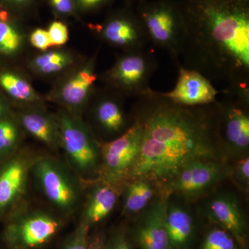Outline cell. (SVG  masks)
Listing matches in <instances>:
<instances>
[{
  "label": "cell",
  "instance_id": "1",
  "mask_svg": "<svg viewBox=\"0 0 249 249\" xmlns=\"http://www.w3.org/2000/svg\"><path fill=\"white\" fill-rule=\"evenodd\" d=\"M134 119L142 125V139L127 183L145 178L162 190L190 163L221 160L214 103L186 107L150 89L139 96Z\"/></svg>",
  "mask_w": 249,
  "mask_h": 249
},
{
  "label": "cell",
  "instance_id": "2",
  "mask_svg": "<svg viewBox=\"0 0 249 249\" xmlns=\"http://www.w3.org/2000/svg\"><path fill=\"white\" fill-rule=\"evenodd\" d=\"M184 34L178 65L223 90L249 92V0H178Z\"/></svg>",
  "mask_w": 249,
  "mask_h": 249
},
{
  "label": "cell",
  "instance_id": "3",
  "mask_svg": "<svg viewBox=\"0 0 249 249\" xmlns=\"http://www.w3.org/2000/svg\"><path fill=\"white\" fill-rule=\"evenodd\" d=\"M137 13L142 19L150 44L166 51L179 65L184 24L179 2L177 0H155L141 3Z\"/></svg>",
  "mask_w": 249,
  "mask_h": 249
},
{
  "label": "cell",
  "instance_id": "4",
  "mask_svg": "<svg viewBox=\"0 0 249 249\" xmlns=\"http://www.w3.org/2000/svg\"><path fill=\"white\" fill-rule=\"evenodd\" d=\"M222 101L214 102V121L222 148L247 157L249 150V92L222 90Z\"/></svg>",
  "mask_w": 249,
  "mask_h": 249
},
{
  "label": "cell",
  "instance_id": "5",
  "mask_svg": "<svg viewBox=\"0 0 249 249\" xmlns=\"http://www.w3.org/2000/svg\"><path fill=\"white\" fill-rule=\"evenodd\" d=\"M31 172L46 199L64 214L74 212L79 205L81 190L73 174L53 157L35 159Z\"/></svg>",
  "mask_w": 249,
  "mask_h": 249
},
{
  "label": "cell",
  "instance_id": "6",
  "mask_svg": "<svg viewBox=\"0 0 249 249\" xmlns=\"http://www.w3.org/2000/svg\"><path fill=\"white\" fill-rule=\"evenodd\" d=\"M142 127L134 119L117 138L100 145L101 181L120 188L127 183L129 174L140 151Z\"/></svg>",
  "mask_w": 249,
  "mask_h": 249
},
{
  "label": "cell",
  "instance_id": "7",
  "mask_svg": "<svg viewBox=\"0 0 249 249\" xmlns=\"http://www.w3.org/2000/svg\"><path fill=\"white\" fill-rule=\"evenodd\" d=\"M60 144L69 163L80 178H88L100 170V145L79 121L62 113L59 117Z\"/></svg>",
  "mask_w": 249,
  "mask_h": 249
},
{
  "label": "cell",
  "instance_id": "8",
  "mask_svg": "<svg viewBox=\"0 0 249 249\" xmlns=\"http://www.w3.org/2000/svg\"><path fill=\"white\" fill-rule=\"evenodd\" d=\"M157 69L158 61L151 51L127 52L118 59L105 78L116 89L139 97L151 89L150 78Z\"/></svg>",
  "mask_w": 249,
  "mask_h": 249
},
{
  "label": "cell",
  "instance_id": "9",
  "mask_svg": "<svg viewBox=\"0 0 249 249\" xmlns=\"http://www.w3.org/2000/svg\"><path fill=\"white\" fill-rule=\"evenodd\" d=\"M230 175L231 170L222 160H197L184 167L162 190L194 199Z\"/></svg>",
  "mask_w": 249,
  "mask_h": 249
},
{
  "label": "cell",
  "instance_id": "10",
  "mask_svg": "<svg viewBox=\"0 0 249 249\" xmlns=\"http://www.w3.org/2000/svg\"><path fill=\"white\" fill-rule=\"evenodd\" d=\"M58 219L42 211L21 213L11 221L5 232L11 249H34L47 243L60 229Z\"/></svg>",
  "mask_w": 249,
  "mask_h": 249
},
{
  "label": "cell",
  "instance_id": "11",
  "mask_svg": "<svg viewBox=\"0 0 249 249\" xmlns=\"http://www.w3.org/2000/svg\"><path fill=\"white\" fill-rule=\"evenodd\" d=\"M171 193L160 190L137 218L132 237L139 249H170L166 229V213Z\"/></svg>",
  "mask_w": 249,
  "mask_h": 249
},
{
  "label": "cell",
  "instance_id": "12",
  "mask_svg": "<svg viewBox=\"0 0 249 249\" xmlns=\"http://www.w3.org/2000/svg\"><path fill=\"white\" fill-rule=\"evenodd\" d=\"M206 217L235 238L240 249H249V224L238 198L231 193H218L205 206Z\"/></svg>",
  "mask_w": 249,
  "mask_h": 249
},
{
  "label": "cell",
  "instance_id": "13",
  "mask_svg": "<svg viewBox=\"0 0 249 249\" xmlns=\"http://www.w3.org/2000/svg\"><path fill=\"white\" fill-rule=\"evenodd\" d=\"M96 30L108 43L127 52L146 49L150 44L142 19L137 11H124L111 16Z\"/></svg>",
  "mask_w": 249,
  "mask_h": 249
},
{
  "label": "cell",
  "instance_id": "14",
  "mask_svg": "<svg viewBox=\"0 0 249 249\" xmlns=\"http://www.w3.org/2000/svg\"><path fill=\"white\" fill-rule=\"evenodd\" d=\"M178 78L173 90L162 93L170 101L186 107H197L212 104L220 91L212 82L201 73L178 65Z\"/></svg>",
  "mask_w": 249,
  "mask_h": 249
},
{
  "label": "cell",
  "instance_id": "15",
  "mask_svg": "<svg viewBox=\"0 0 249 249\" xmlns=\"http://www.w3.org/2000/svg\"><path fill=\"white\" fill-rule=\"evenodd\" d=\"M34 160L27 154H19L0 168V213L24 196Z\"/></svg>",
  "mask_w": 249,
  "mask_h": 249
},
{
  "label": "cell",
  "instance_id": "16",
  "mask_svg": "<svg viewBox=\"0 0 249 249\" xmlns=\"http://www.w3.org/2000/svg\"><path fill=\"white\" fill-rule=\"evenodd\" d=\"M166 229L170 249H191L196 234L194 219L185 206L170 198L167 208Z\"/></svg>",
  "mask_w": 249,
  "mask_h": 249
},
{
  "label": "cell",
  "instance_id": "17",
  "mask_svg": "<svg viewBox=\"0 0 249 249\" xmlns=\"http://www.w3.org/2000/svg\"><path fill=\"white\" fill-rule=\"evenodd\" d=\"M119 196V188L101 181L90 191L85 203L80 222L91 227L102 222L115 207Z\"/></svg>",
  "mask_w": 249,
  "mask_h": 249
},
{
  "label": "cell",
  "instance_id": "18",
  "mask_svg": "<svg viewBox=\"0 0 249 249\" xmlns=\"http://www.w3.org/2000/svg\"><path fill=\"white\" fill-rule=\"evenodd\" d=\"M94 115L98 125L106 133L120 135L129 127L120 101L115 98H100L95 107Z\"/></svg>",
  "mask_w": 249,
  "mask_h": 249
},
{
  "label": "cell",
  "instance_id": "19",
  "mask_svg": "<svg viewBox=\"0 0 249 249\" xmlns=\"http://www.w3.org/2000/svg\"><path fill=\"white\" fill-rule=\"evenodd\" d=\"M160 190L153 181L136 178L126 183L124 211L127 214H138L146 209Z\"/></svg>",
  "mask_w": 249,
  "mask_h": 249
},
{
  "label": "cell",
  "instance_id": "20",
  "mask_svg": "<svg viewBox=\"0 0 249 249\" xmlns=\"http://www.w3.org/2000/svg\"><path fill=\"white\" fill-rule=\"evenodd\" d=\"M23 127L36 139L51 148H57L60 144L58 124L49 116L36 111L24 113L21 117Z\"/></svg>",
  "mask_w": 249,
  "mask_h": 249
},
{
  "label": "cell",
  "instance_id": "21",
  "mask_svg": "<svg viewBox=\"0 0 249 249\" xmlns=\"http://www.w3.org/2000/svg\"><path fill=\"white\" fill-rule=\"evenodd\" d=\"M93 66V64L90 63L65 85L61 94L64 102L71 106H78L84 103L97 80Z\"/></svg>",
  "mask_w": 249,
  "mask_h": 249
},
{
  "label": "cell",
  "instance_id": "22",
  "mask_svg": "<svg viewBox=\"0 0 249 249\" xmlns=\"http://www.w3.org/2000/svg\"><path fill=\"white\" fill-rule=\"evenodd\" d=\"M0 85L16 99L27 101L36 100V93L30 84L14 73L9 72L1 73Z\"/></svg>",
  "mask_w": 249,
  "mask_h": 249
},
{
  "label": "cell",
  "instance_id": "23",
  "mask_svg": "<svg viewBox=\"0 0 249 249\" xmlns=\"http://www.w3.org/2000/svg\"><path fill=\"white\" fill-rule=\"evenodd\" d=\"M200 249H240L235 238L227 231L217 227L205 236Z\"/></svg>",
  "mask_w": 249,
  "mask_h": 249
},
{
  "label": "cell",
  "instance_id": "24",
  "mask_svg": "<svg viewBox=\"0 0 249 249\" xmlns=\"http://www.w3.org/2000/svg\"><path fill=\"white\" fill-rule=\"evenodd\" d=\"M70 62L67 54L52 52L37 57L34 60V67L41 73H52L61 71Z\"/></svg>",
  "mask_w": 249,
  "mask_h": 249
},
{
  "label": "cell",
  "instance_id": "25",
  "mask_svg": "<svg viewBox=\"0 0 249 249\" xmlns=\"http://www.w3.org/2000/svg\"><path fill=\"white\" fill-rule=\"evenodd\" d=\"M22 37L7 21L0 20V53H14L20 47Z\"/></svg>",
  "mask_w": 249,
  "mask_h": 249
},
{
  "label": "cell",
  "instance_id": "26",
  "mask_svg": "<svg viewBox=\"0 0 249 249\" xmlns=\"http://www.w3.org/2000/svg\"><path fill=\"white\" fill-rule=\"evenodd\" d=\"M18 140V131L14 123L7 119L0 120V157L9 153Z\"/></svg>",
  "mask_w": 249,
  "mask_h": 249
},
{
  "label": "cell",
  "instance_id": "27",
  "mask_svg": "<svg viewBox=\"0 0 249 249\" xmlns=\"http://www.w3.org/2000/svg\"><path fill=\"white\" fill-rule=\"evenodd\" d=\"M89 226L80 222L76 230L64 243L62 249H87L89 239Z\"/></svg>",
  "mask_w": 249,
  "mask_h": 249
},
{
  "label": "cell",
  "instance_id": "28",
  "mask_svg": "<svg viewBox=\"0 0 249 249\" xmlns=\"http://www.w3.org/2000/svg\"><path fill=\"white\" fill-rule=\"evenodd\" d=\"M231 175L234 177L235 181L245 188H248L249 184V158L241 157L237 160L233 169L231 170Z\"/></svg>",
  "mask_w": 249,
  "mask_h": 249
},
{
  "label": "cell",
  "instance_id": "29",
  "mask_svg": "<svg viewBox=\"0 0 249 249\" xmlns=\"http://www.w3.org/2000/svg\"><path fill=\"white\" fill-rule=\"evenodd\" d=\"M48 34L52 46L65 45L69 39L68 29L60 22H52L49 28Z\"/></svg>",
  "mask_w": 249,
  "mask_h": 249
},
{
  "label": "cell",
  "instance_id": "30",
  "mask_svg": "<svg viewBox=\"0 0 249 249\" xmlns=\"http://www.w3.org/2000/svg\"><path fill=\"white\" fill-rule=\"evenodd\" d=\"M104 249H134L127 234L124 230L118 231L106 241Z\"/></svg>",
  "mask_w": 249,
  "mask_h": 249
},
{
  "label": "cell",
  "instance_id": "31",
  "mask_svg": "<svg viewBox=\"0 0 249 249\" xmlns=\"http://www.w3.org/2000/svg\"><path fill=\"white\" fill-rule=\"evenodd\" d=\"M30 42L31 45L34 47L43 51L52 46L49 38L48 31L42 29H36L31 34Z\"/></svg>",
  "mask_w": 249,
  "mask_h": 249
},
{
  "label": "cell",
  "instance_id": "32",
  "mask_svg": "<svg viewBox=\"0 0 249 249\" xmlns=\"http://www.w3.org/2000/svg\"><path fill=\"white\" fill-rule=\"evenodd\" d=\"M55 9L61 14H69L73 11L71 0H51Z\"/></svg>",
  "mask_w": 249,
  "mask_h": 249
},
{
  "label": "cell",
  "instance_id": "33",
  "mask_svg": "<svg viewBox=\"0 0 249 249\" xmlns=\"http://www.w3.org/2000/svg\"><path fill=\"white\" fill-rule=\"evenodd\" d=\"M106 240L101 234H96L90 237L87 249H104Z\"/></svg>",
  "mask_w": 249,
  "mask_h": 249
},
{
  "label": "cell",
  "instance_id": "34",
  "mask_svg": "<svg viewBox=\"0 0 249 249\" xmlns=\"http://www.w3.org/2000/svg\"><path fill=\"white\" fill-rule=\"evenodd\" d=\"M107 1L108 0H80L81 4L88 9L99 7Z\"/></svg>",
  "mask_w": 249,
  "mask_h": 249
},
{
  "label": "cell",
  "instance_id": "35",
  "mask_svg": "<svg viewBox=\"0 0 249 249\" xmlns=\"http://www.w3.org/2000/svg\"><path fill=\"white\" fill-rule=\"evenodd\" d=\"M4 106H3L2 103H1V101H0V118H1V116H2L3 114H4Z\"/></svg>",
  "mask_w": 249,
  "mask_h": 249
},
{
  "label": "cell",
  "instance_id": "36",
  "mask_svg": "<svg viewBox=\"0 0 249 249\" xmlns=\"http://www.w3.org/2000/svg\"><path fill=\"white\" fill-rule=\"evenodd\" d=\"M131 2H137V4H139L143 2V1H146V0H129Z\"/></svg>",
  "mask_w": 249,
  "mask_h": 249
},
{
  "label": "cell",
  "instance_id": "37",
  "mask_svg": "<svg viewBox=\"0 0 249 249\" xmlns=\"http://www.w3.org/2000/svg\"><path fill=\"white\" fill-rule=\"evenodd\" d=\"M9 1H16V2L18 3H22L24 2V1H27V0H9Z\"/></svg>",
  "mask_w": 249,
  "mask_h": 249
}]
</instances>
